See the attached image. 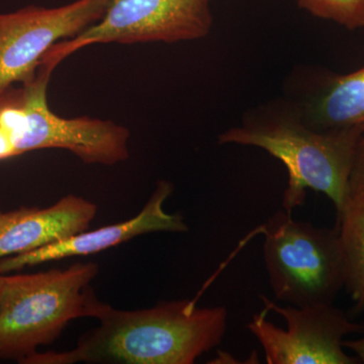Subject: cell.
Instances as JSON below:
<instances>
[{
  "mask_svg": "<svg viewBox=\"0 0 364 364\" xmlns=\"http://www.w3.org/2000/svg\"><path fill=\"white\" fill-rule=\"evenodd\" d=\"M95 318L97 329L71 350L37 352L21 363L193 364L221 344L228 311L198 308L186 299L136 311L102 303Z\"/></svg>",
  "mask_w": 364,
  "mask_h": 364,
  "instance_id": "6da1fadb",
  "label": "cell"
},
{
  "mask_svg": "<svg viewBox=\"0 0 364 364\" xmlns=\"http://www.w3.org/2000/svg\"><path fill=\"white\" fill-rule=\"evenodd\" d=\"M364 126L318 130L296 117L254 119L229 129L220 144L254 146L284 163L289 184L284 210L291 214L305 202L306 189L324 193L337 215L348 202V184Z\"/></svg>",
  "mask_w": 364,
  "mask_h": 364,
  "instance_id": "7a4b0ae2",
  "label": "cell"
},
{
  "mask_svg": "<svg viewBox=\"0 0 364 364\" xmlns=\"http://www.w3.org/2000/svg\"><path fill=\"white\" fill-rule=\"evenodd\" d=\"M98 265L30 274H2L0 287V358L23 363L52 343L78 318L97 317L102 301L90 284Z\"/></svg>",
  "mask_w": 364,
  "mask_h": 364,
  "instance_id": "3957f363",
  "label": "cell"
},
{
  "mask_svg": "<svg viewBox=\"0 0 364 364\" xmlns=\"http://www.w3.org/2000/svg\"><path fill=\"white\" fill-rule=\"evenodd\" d=\"M261 231L263 259L275 299L296 306L334 304L345 279L337 225L316 227L282 210Z\"/></svg>",
  "mask_w": 364,
  "mask_h": 364,
  "instance_id": "277c9868",
  "label": "cell"
},
{
  "mask_svg": "<svg viewBox=\"0 0 364 364\" xmlns=\"http://www.w3.org/2000/svg\"><path fill=\"white\" fill-rule=\"evenodd\" d=\"M210 0H109L102 18L73 39L53 46L40 65L51 68L97 44L176 43L202 39L212 28Z\"/></svg>",
  "mask_w": 364,
  "mask_h": 364,
  "instance_id": "5b68a950",
  "label": "cell"
},
{
  "mask_svg": "<svg viewBox=\"0 0 364 364\" xmlns=\"http://www.w3.org/2000/svg\"><path fill=\"white\" fill-rule=\"evenodd\" d=\"M265 311L247 324L268 364H355L344 351L345 336L364 334V323L352 322L333 304L279 306L262 296Z\"/></svg>",
  "mask_w": 364,
  "mask_h": 364,
  "instance_id": "8992f818",
  "label": "cell"
},
{
  "mask_svg": "<svg viewBox=\"0 0 364 364\" xmlns=\"http://www.w3.org/2000/svg\"><path fill=\"white\" fill-rule=\"evenodd\" d=\"M53 69L40 65L23 86V114L14 141V157L31 151L62 149L87 164L112 166L130 156V132L112 121L90 117L66 119L48 105L47 90Z\"/></svg>",
  "mask_w": 364,
  "mask_h": 364,
  "instance_id": "52a82bcc",
  "label": "cell"
},
{
  "mask_svg": "<svg viewBox=\"0 0 364 364\" xmlns=\"http://www.w3.org/2000/svg\"><path fill=\"white\" fill-rule=\"evenodd\" d=\"M109 0H76L60 7L30 6L0 14V92L35 77L48 51L104 16Z\"/></svg>",
  "mask_w": 364,
  "mask_h": 364,
  "instance_id": "ba28073f",
  "label": "cell"
},
{
  "mask_svg": "<svg viewBox=\"0 0 364 364\" xmlns=\"http://www.w3.org/2000/svg\"><path fill=\"white\" fill-rule=\"evenodd\" d=\"M173 193L171 182H158L154 193L142 210L127 221L73 235L66 240L51 244L31 252L16 254L0 259V274L18 272L50 261L65 259L74 256H87L116 247L140 235L154 232L184 233L188 225L179 214H169L164 203Z\"/></svg>",
  "mask_w": 364,
  "mask_h": 364,
  "instance_id": "9c48e42d",
  "label": "cell"
},
{
  "mask_svg": "<svg viewBox=\"0 0 364 364\" xmlns=\"http://www.w3.org/2000/svg\"><path fill=\"white\" fill-rule=\"evenodd\" d=\"M95 203L67 196L51 207L0 212V259L31 252L86 231L97 215Z\"/></svg>",
  "mask_w": 364,
  "mask_h": 364,
  "instance_id": "30bf717a",
  "label": "cell"
},
{
  "mask_svg": "<svg viewBox=\"0 0 364 364\" xmlns=\"http://www.w3.org/2000/svg\"><path fill=\"white\" fill-rule=\"evenodd\" d=\"M306 114L304 121L318 130L364 126V66L330 77Z\"/></svg>",
  "mask_w": 364,
  "mask_h": 364,
  "instance_id": "8fae6325",
  "label": "cell"
},
{
  "mask_svg": "<svg viewBox=\"0 0 364 364\" xmlns=\"http://www.w3.org/2000/svg\"><path fill=\"white\" fill-rule=\"evenodd\" d=\"M344 259V287L358 311H364V200H348L337 215Z\"/></svg>",
  "mask_w": 364,
  "mask_h": 364,
  "instance_id": "7c38bea8",
  "label": "cell"
},
{
  "mask_svg": "<svg viewBox=\"0 0 364 364\" xmlns=\"http://www.w3.org/2000/svg\"><path fill=\"white\" fill-rule=\"evenodd\" d=\"M313 16L358 30L364 26V0H298Z\"/></svg>",
  "mask_w": 364,
  "mask_h": 364,
  "instance_id": "4fadbf2b",
  "label": "cell"
},
{
  "mask_svg": "<svg viewBox=\"0 0 364 364\" xmlns=\"http://www.w3.org/2000/svg\"><path fill=\"white\" fill-rule=\"evenodd\" d=\"M348 200H364V132L356 148L349 177Z\"/></svg>",
  "mask_w": 364,
  "mask_h": 364,
  "instance_id": "5bb4252c",
  "label": "cell"
},
{
  "mask_svg": "<svg viewBox=\"0 0 364 364\" xmlns=\"http://www.w3.org/2000/svg\"><path fill=\"white\" fill-rule=\"evenodd\" d=\"M2 274H0V287H1Z\"/></svg>",
  "mask_w": 364,
  "mask_h": 364,
  "instance_id": "9a60e30c",
  "label": "cell"
},
{
  "mask_svg": "<svg viewBox=\"0 0 364 364\" xmlns=\"http://www.w3.org/2000/svg\"><path fill=\"white\" fill-rule=\"evenodd\" d=\"M0 212H1V208H0Z\"/></svg>",
  "mask_w": 364,
  "mask_h": 364,
  "instance_id": "2e32d148",
  "label": "cell"
}]
</instances>
